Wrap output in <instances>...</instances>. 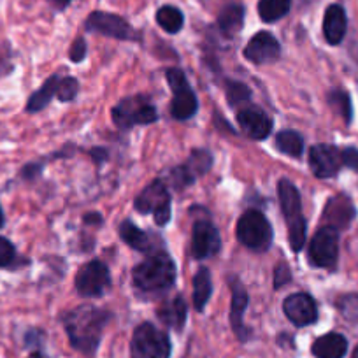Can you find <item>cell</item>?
Returning a JSON list of instances; mask_svg holds the SVG:
<instances>
[{"mask_svg":"<svg viewBox=\"0 0 358 358\" xmlns=\"http://www.w3.org/2000/svg\"><path fill=\"white\" fill-rule=\"evenodd\" d=\"M162 323L174 330H181L187 322V302L183 297H174L164 302L157 311Z\"/></svg>","mask_w":358,"mask_h":358,"instance_id":"21","label":"cell"},{"mask_svg":"<svg viewBox=\"0 0 358 358\" xmlns=\"http://www.w3.org/2000/svg\"><path fill=\"white\" fill-rule=\"evenodd\" d=\"M211 273L206 267H201L194 278V306L197 311H204L206 304L211 299Z\"/></svg>","mask_w":358,"mask_h":358,"instance_id":"25","label":"cell"},{"mask_svg":"<svg viewBox=\"0 0 358 358\" xmlns=\"http://www.w3.org/2000/svg\"><path fill=\"white\" fill-rule=\"evenodd\" d=\"M109 322V315L94 306H79L65 316V330L71 344L86 357L97 353L102 332Z\"/></svg>","mask_w":358,"mask_h":358,"instance_id":"1","label":"cell"},{"mask_svg":"<svg viewBox=\"0 0 358 358\" xmlns=\"http://www.w3.org/2000/svg\"><path fill=\"white\" fill-rule=\"evenodd\" d=\"M20 262L16 248L8 237L0 236V268H13Z\"/></svg>","mask_w":358,"mask_h":358,"instance_id":"30","label":"cell"},{"mask_svg":"<svg viewBox=\"0 0 358 358\" xmlns=\"http://www.w3.org/2000/svg\"><path fill=\"white\" fill-rule=\"evenodd\" d=\"M281 46L276 37L271 32H258L253 39L248 43L244 50V57L257 65L273 64L280 58Z\"/></svg>","mask_w":358,"mask_h":358,"instance_id":"16","label":"cell"},{"mask_svg":"<svg viewBox=\"0 0 358 358\" xmlns=\"http://www.w3.org/2000/svg\"><path fill=\"white\" fill-rule=\"evenodd\" d=\"M290 281H292L290 268H288L285 264L278 265L276 271H274V287L281 288V287H285L287 283H290Z\"/></svg>","mask_w":358,"mask_h":358,"instance_id":"35","label":"cell"},{"mask_svg":"<svg viewBox=\"0 0 358 358\" xmlns=\"http://www.w3.org/2000/svg\"><path fill=\"white\" fill-rule=\"evenodd\" d=\"M278 194H280L281 209H283L285 220L288 225V241L295 253L304 248L306 244V234H308V223L302 216L301 208V195L295 185L288 179H281L278 185Z\"/></svg>","mask_w":358,"mask_h":358,"instance_id":"3","label":"cell"},{"mask_svg":"<svg viewBox=\"0 0 358 358\" xmlns=\"http://www.w3.org/2000/svg\"><path fill=\"white\" fill-rule=\"evenodd\" d=\"M227 99L232 106H241L251 99V92L246 85L239 81H230L227 85Z\"/></svg>","mask_w":358,"mask_h":358,"instance_id":"31","label":"cell"},{"mask_svg":"<svg viewBox=\"0 0 358 358\" xmlns=\"http://www.w3.org/2000/svg\"><path fill=\"white\" fill-rule=\"evenodd\" d=\"M167 81L171 85L172 94H174L171 104L172 116L176 120H190L197 113L199 102L194 94V90L188 85L187 76H185L183 71H179V69H169Z\"/></svg>","mask_w":358,"mask_h":358,"instance_id":"6","label":"cell"},{"mask_svg":"<svg viewBox=\"0 0 358 358\" xmlns=\"http://www.w3.org/2000/svg\"><path fill=\"white\" fill-rule=\"evenodd\" d=\"M111 285V274L101 260H92L79 268L76 276V290L83 297H101Z\"/></svg>","mask_w":358,"mask_h":358,"instance_id":"9","label":"cell"},{"mask_svg":"<svg viewBox=\"0 0 358 358\" xmlns=\"http://www.w3.org/2000/svg\"><path fill=\"white\" fill-rule=\"evenodd\" d=\"M244 25V8L241 4H229L218 16V29L225 36H234Z\"/></svg>","mask_w":358,"mask_h":358,"instance_id":"24","label":"cell"},{"mask_svg":"<svg viewBox=\"0 0 358 358\" xmlns=\"http://www.w3.org/2000/svg\"><path fill=\"white\" fill-rule=\"evenodd\" d=\"M237 239L253 251H265L273 244V227L260 211H248L237 222Z\"/></svg>","mask_w":358,"mask_h":358,"instance_id":"4","label":"cell"},{"mask_svg":"<svg viewBox=\"0 0 358 358\" xmlns=\"http://www.w3.org/2000/svg\"><path fill=\"white\" fill-rule=\"evenodd\" d=\"M292 9V0H260L258 15L265 23H274L287 16Z\"/></svg>","mask_w":358,"mask_h":358,"instance_id":"26","label":"cell"},{"mask_svg":"<svg viewBox=\"0 0 358 358\" xmlns=\"http://www.w3.org/2000/svg\"><path fill=\"white\" fill-rule=\"evenodd\" d=\"M341 157H343V165L358 171V150L357 148H346L344 151H341Z\"/></svg>","mask_w":358,"mask_h":358,"instance_id":"36","label":"cell"},{"mask_svg":"<svg viewBox=\"0 0 358 358\" xmlns=\"http://www.w3.org/2000/svg\"><path fill=\"white\" fill-rule=\"evenodd\" d=\"M353 358H358V346H357V350H355V353H353Z\"/></svg>","mask_w":358,"mask_h":358,"instance_id":"42","label":"cell"},{"mask_svg":"<svg viewBox=\"0 0 358 358\" xmlns=\"http://www.w3.org/2000/svg\"><path fill=\"white\" fill-rule=\"evenodd\" d=\"M211 164L213 157L209 151L195 150L187 160V164H183L172 172V183H174L176 188L188 187V185L194 183L199 176L206 174L211 169Z\"/></svg>","mask_w":358,"mask_h":358,"instance_id":"14","label":"cell"},{"mask_svg":"<svg viewBox=\"0 0 358 358\" xmlns=\"http://www.w3.org/2000/svg\"><path fill=\"white\" fill-rule=\"evenodd\" d=\"M101 215H94V213H92V215H86L85 216V222L86 223H90V225H94V223H101Z\"/></svg>","mask_w":358,"mask_h":358,"instance_id":"38","label":"cell"},{"mask_svg":"<svg viewBox=\"0 0 358 358\" xmlns=\"http://www.w3.org/2000/svg\"><path fill=\"white\" fill-rule=\"evenodd\" d=\"M339 257V234L334 227H323L309 244V260L315 267H334Z\"/></svg>","mask_w":358,"mask_h":358,"instance_id":"10","label":"cell"},{"mask_svg":"<svg viewBox=\"0 0 358 358\" xmlns=\"http://www.w3.org/2000/svg\"><path fill=\"white\" fill-rule=\"evenodd\" d=\"M120 237L129 244L130 248L134 250H139V251H146L150 248V239H148L146 234L143 232L141 229H137L132 222H123L120 225Z\"/></svg>","mask_w":358,"mask_h":358,"instance_id":"29","label":"cell"},{"mask_svg":"<svg viewBox=\"0 0 358 358\" xmlns=\"http://www.w3.org/2000/svg\"><path fill=\"white\" fill-rule=\"evenodd\" d=\"M136 209L143 215L153 213L155 222L160 227L167 225L171 220V195L162 181H155L144 188L143 194L136 199Z\"/></svg>","mask_w":358,"mask_h":358,"instance_id":"8","label":"cell"},{"mask_svg":"<svg viewBox=\"0 0 358 358\" xmlns=\"http://www.w3.org/2000/svg\"><path fill=\"white\" fill-rule=\"evenodd\" d=\"M248 294L243 288L241 283H234L232 287V304H230V323H232V329L236 332V336L239 337L241 341H246L250 337V330L244 327L243 316L244 311L248 308Z\"/></svg>","mask_w":358,"mask_h":358,"instance_id":"19","label":"cell"},{"mask_svg":"<svg viewBox=\"0 0 358 358\" xmlns=\"http://www.w3.org/2000/svg\"><path fill=\"white\" fill-rule=\"evenodd\" d=\"M329 102L332 104V108H336L337 111L341 113L344 122H351V102H350V97H348V94H344V92H341V90H336V92L330 94Z\"/></svg>","mask_w":358,"mask_h":358,"instance_id":"32","label":"cell"},{"mask_svg":"<svg viewBox=\"0 0 358 358\" xmlns=\"http://www.w3.org/2000/svg\"><path fill=\"white\" fill-rule=\"evenodd\" d=\"M355 216L353 204L348 197L344 195H337L332 201L327 204L325 208V220H329L334 229H339V227H346L351 222V218Z\"/></svg>","mask_w":358,"mask_h":358,"instance_id":"22","label":"cell"},{"mask_svg":"<svg viewBox=\"0 0 358 358\" xmlns=\"http://www.w3.org/2000/svg\"><path fill=\"white\" fill-rule=\"evenodd\" d=\"M283 311L287 318L297 327H308L318 320V308L311 295L294 294L285 299Z\"/></svg>","mask_w":358,"mask_h":358,"instance_id":"15","label":"cell"},{"mask_svg":"<svg viewBox=\"0 0 358 358\" xmlns=\"http://www.w3.org/2000/svg\"><path fill=\"white\" fill-rule=\"evenodd\" d=\"M276 146L288 157H301L304 153V139L295 130H281L276 137Z\"/></svg>","mask_w":358,"mask_h":358,"instance_id":"27","label":"cell"},{"mask_svg":"<svg viewBox=\"0 0 358 358\" xmlns=\"http://www.w3.org/2000/svg\"><path fill=\"white\" fill-rule=\"evenodd\" d=\"M132 276L134 285L141 292L158 294V292L169 290L174 285L176 265L169 255L155 253L134 268Z\"/></svg>","mask_w":358,"mask_h":358,"instance_id":"2","label":"cell"},{"mask_svg":"<svg viewBox=\"0 0 358 358\" xmlns=\"http://www.w3.org/2000/svg\"><path fill=\"white\" fill-rule=\"evenodd\" d=\"M157 23L169 34H178L179 30L183 29L185 16L183 13L179 11L174 6H164L158 9L157 13Z\"/></svg>","mask_w":358,"mask_h":358,"instance_id":"28","label":"cell"},{"mask_svg":"<svg viewBox=\"0 0 358 358\" xmlns=\"http://www.w3.org/2000/svg\"><path fill=\"white\" fill-rule=\"evenodd\" d=\"M339 309L350 322H358V295H348L339 301Z\"/></svg>","mask_w":358,"mask_h":358,"instance_id":"34","label":"cell"},{"mask_svg":"<svg viewBox=\"0 0 358 358\" xmlns=\"http://www.w3.org/2000/svg\"><path fill=\"white\" fill-rule=\"evenodd\" d=\"M58 81L60 78L58 76H51L43 86H41L37 92H34L30 95L29 102H27V113H39L53 101V97L57 95V88H58Z\"/></svg>","mask_w":358,"mask_h":358,"instance_id":"23","label":"cell"},{"mask_svg":"<svg viewBox=\"0 0 358 358\" xmlns=\"http://www.w3.org/2000/svg\"><path fill=\"white\" fill-rule=\"evenodd\" d=\"M348 30V18L343 6L332 4L325 11L323 18V36L329 44H339L344 39Z\"/></svg>","mask_w":358,"mask_h":358,"instance_id":"18","label":"cell"},{"mask_svg":"<svg viewBox=\"0 0 358 358\" xmlns=\"http://www.w3.org/2000/svg\"><path fill=\"white\" fill-rule=\"evenodd\" d=\"M79 85L74 78H65L58 81V88H57V97L60 99L62 102L72 101L78 94Z\"/></svg>","mask_w":358,"mask_h":358,"instance_id":"33","label":"cell"},{"mask_svg":"<svg viewBox=\"0 0 358 358\" xmlns=\"http://www.w3.org/2000/svg\"><path fill=\"white\" fill-rule=\"evenodd\" d=\"M309 165H311V171L316 178L327 179L339 172L341 165H343V157L336 146L316 144L309 151Z\"/></svg>","mask_w":358,"mask_h":358,"instance_id":"12","label":"cell"},{"mask_svg":"<svg viewBox=\"0 0 358 358\" xmlns=\"http://www.w3.org/2000/svg\"><path fill=\"white\" fill-rule=\"evenodd\" d=\"M237 122L241 130L246 134L250 139L262 141L273 130V122L258 108H244L237 113Z\"/></svg>","mask_w":358,"mask_h":358,"instance_id":"17","label":"cell"},{"mask_svg":"<svg viewBox=\"0 0 358 358\" xmlns=\"http://www.w3.org/2000/svg\"><path fill=\"white\" fill-rule=\"evenodd\" d=\"M53 2L58 6V8H65V6L71 4V0H53Z\"/></svg>","mask_w":358,"mask_h":358,"instance_id":"39","label":"cell"},{"mask_svg":"<svg viewBox=\"0 0 358 358\" xmlns=\"http://www.w3.org/2000/svg\"><path fill=\"white\" fill-rule=\"evenodd\" d=\"M27 358H44V355L39 353V351H36V353L29 355V357H27Z\"/></svg>","mask_w":358,"mask_h":358,"instance_id":"41","label":"cell"},{"mask_svg":"<svg viewBox=\"0 0 358 358\" xmlns=\"http://www.w3.org/2000/svg\"><path fill=\"white\" fill-rule=\"evenodd\" d=\"M86 30L90 32H97L102 36L115 37L118 41H134L137 37L136 30L129 25L127 20L122 16L109 15V13L95 11L86 20Z\"/></svg>","mask_w":358,"mask_h":358,"instance_id":"11","label":"cell"},{"mask_svg":"<svg viewBox=\"0 0 358 358\" xmlns=\"http://www.w3.org/2000/svg\"><path fill=\"white\" fill-rule=\"evenodd\" d=\"M222 250V239L216 227L209 222H197L192 230V255L197 260L215 257Z\"/></svg>","mask_w":358,"mask_h":358,"instance_id":"13","label":"cell"},{"mask_svg":"<svg viewBox=\"0 0 358 358\" xmlns=\"http://www.w3.org/2000/svg\"><path fill=\"white\" fill-rule=\"evenodd\" d=\"M132 358H169L171 357V341L167 334L158 330L151 323H141L130 343Z\"/></svg>","mask_w":358,"mask_h":358,"instance_id":"5","label":"cell"},{"mask_svg":"<svg viewBox=\"0 0 358 358\" xmlns=\"http://www.w3.org/2000/svg\"><path fill=\"white\" fill-rule=\"evenodd\" d=\"M348 351V341L343 334L330 332L322 336L313 344V355L316 358H343Z\"/></svg>","mask_w":358,"mask_h":358,"instance_id":"20","label":"cell"},{"mask_svg":"<svg viewBox=\"0 0 358 358\" xmlns=\"http://www.w3.org/2000/svg\"><path fill=\"white\" fill-rule=\"evenodd\" d=\"M85 55H86V43H85V39H81V37H79V39L74 41V44H72V48H71V60L81 62L83 58H85Z\"/></svg>","mask_w":358,"mask_h":358,"instance_id":"37","label":"cell"},{"mask_svg":"<svg viewBox=\"0 0 358 358\" xmlns=\"http://www.w3.org/2000/svg\"><path fill=\"white\" fill-rule=\"evenodd\" d=\"M158 115L153 104L144 97H130L113 109V122L118 129H130L134 125H150L157 122Z\"/></svg>","mask_w":358,"mask_h":358,"instance_id":"7","label":"cell"},{"mask_svg":"<svg viewBox=\"0 0 358 358\" xmlns=\"http://www.w3.org/2000/svg\"><path fill=\"white\" fill-rule=\"evenodd\" d=\"M6 225V215H4V209H2V206H0V229Z\"/></svg>","mask_w":358,"mask_h":358,"instance_id":"40","label":"cell"}]
</instances>
